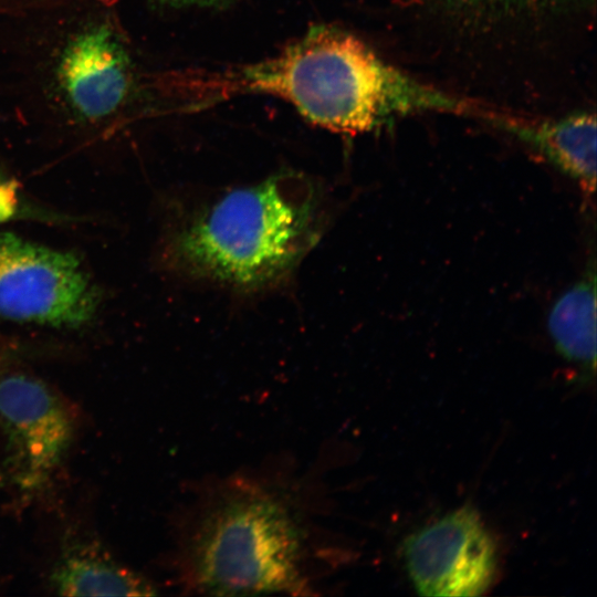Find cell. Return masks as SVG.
I'll return each mask as SVG.
<instances>
[{
  "label": "cell",
  "mask_w": 597,
  "mask_h": 597,
  "mask_svg": "<svg viewBox=\"0 0 597 597\" xmlns=\"http://www.w3.org/2000/svg\"><path fill=\"white\" fill-rule=\"evenodd\" d=\"M235 78L238 88L276 96L311 123L350 135L406 115L476 118L483 109L474 101L405 73L357 38L331 27L312 29Z\"/></svg>",
  "instance_id": "1"
},
{
  "label": "cell",
  "mask_w": 597,
  "mask_h": 597,
  "mask_svg": "<svg viewBox=\"0 0 597 597\" xmlns=\"http://www.w3.org/2000/svg\"><path fill=\"white\" fill-rule=\"evenodd\" d=\"M320 201L303 175L283 172L227 192L176 231L165 259L176 271L243 290L287 275L318 235Z\"/></svg>",
  "instance_id": "2"
},
{
  "label": "cell",
  "mask_w": 597,
  "mask_h": 597,
  "mask_svg": "<svg viewBox=\"0 0 597 597\" xmlns=\"http://www.w3.org/2000/svg\"><path fill=\"white\" fill-rule=\"evenodd\" d=\"M190 552L192 580L207 594L256 595L301 587V530L286 507L269 496H238L210 510Z\"/></svg>",
  "instance_id": "3"
},
{
  "label": "cell",
  "mask_w": 597,
  "mask_h": 597,
  "mask_svg": "<svg viewBox=\"0 0 597 597\" xmlns=\"http://www.w3.org/2000/svg\"><path fill=\"white\" fill-rule=\"evenodd\" d=\"M101 293L73 253L0 233V318L78 328L95 316Z\"/></svg>",
  "instance_id": "4"
},
{
  "label": "cell",
  "mask_w": 597,
  "mask_h": 597,
  "mask_svg": "<svg viewBox=\"0 0 597 597\" xmlns=\"http://www.w3.org/2000/svg\"><path fill=\"white\" fill-rule=\"evenodd\" d=\"M0 428L6 438L0 485L38 491L57 470L74 437V419L41 379L13 373L0 378Z\"/></svg>",
  "instance_id": "5"
},
{
  "label": "cell",
  "mask_w": 597,
  "mask_h": 597,
  "mask_svg": "<svg viewBox=\"0 0 597 597\" xmlns=\"http://www.w3.org/2000/svg\"><path fill=\"white\" fill-rule=\"evenodd\" d=\"M404 557L421 596H479L496 575L495 543L478 512L469 506L408 536Z\"/></svg>",
  "instance_id": "6"
},
{
  "label": "cell",
  "mask_w": 597,
  "mask_h": 597,
  "mask_svg": "<svg viewBox=\"0 0 597 597\" xmlns=\"http://www.w3.org/2000/svg\"><path fill=\"white\" fill-rule=\"evenodd\" d=\"M57 76L73 109L93 121L114 113L124 102L132 85V66L113 31L100 25L69 43Z\"/></svg>",
  "instance_id": "7"
},
{
  "label": "cell",
  "mask_w": 597,
  "mask_h": 597,
  "mask_svg": "<svg viewBox=\"0 0 597 597\" xmlns=\"http://www.w3.org/2000/svg\"><path fill=\"white\" fill-rule=\"evenodd\" d=\"M485 123L514 137L563 174L577 181L588 195L596 188V115L575 108L551 117L492 109Z\"/></svg>",
  "instance_id": "8"
},
{
  "label": "cell",
  "mask_w": 597,
  "mask_h": 597,
  "mask_svg": "<svg viewBox=\"0 0 597 597\" xmlns=\"http://www.w3.org/2000/svg\"><path fill=\"white\" fill-rule=\"evenodd\" d=\"M63 596H153L154 585L90 540L66 543L49 576Z\"/></svg>",
  "instance_id": "9"
},
{
  "label": "cell",
  "mask_w": 597,
  "mask_h": 597,
  "mask_svg": "<svg viewBox=\"0 0 597 597\" xmlns=\"http://www.w3.org/2000/svg\"><path fill=\"white\" fill-rule=\"evenodd\" d=\"M557 350L590 369L596 366V270L591 260L583 277L554 303L547 320Z\"/></svg>",
  "instance_id": "10"
},
{
  "label": "cell",
  "mask_w": 597,
  "mask_h": 597,
  "mask_svg": "<svg viewBox=\"0 0 597 597\" xmlns=\"http://www.w3.org/2000/svg\"><path fill=\"white\" fill-rule=\"evenodd\" d=\"M21 209L18 182L0 171V224L15 218Z\"/></svg>",
  "instance_id": "11"
},
{
  "label": "cell",
  "mask_w": 597,
  "mask_h": 597,
  "mask_svg": "<svg viewBox=\"0 0 597 597\" xmlns=\"http://www.w3.org/2000/svg\"><path fill=\"white\" fill-rule=\"evenodd\" d=\"M163 2H167L170 4H178V6H217L222 4L228 0H160Z\"/></svg>",
  "instance_id": "12"
}]
</instances>
